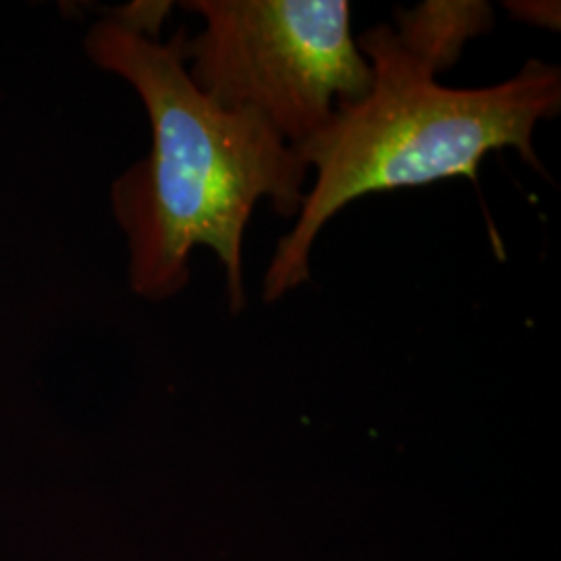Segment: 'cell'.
<instances>
[{
  "label": "cell",
  "instance_id": "cell-1",
  "mask_svg": "<svg viewBox=\"0 0 561 561\" xmlns=\"http://www.w3.org/2000/svg\"><path fill=\"white\" fill-rule=\"evenodd\" d=\"M180 30L171 42L123 21L85 38L94 65L127 81L144 102L152 144L113 183V210L129 245V283L146 300H169L190 283L196 248L217 254L231 312L245 308L243 233L261 201L298 217L308 164L254 111H227L187 73Z\"/></svg>",
  "mask_w": 561,
  "mask_h": 561
},
{
  "label": "cell",
  "instance_id": "cell-2",
  "mask_svg": "<svg viewBox=\"0 0 561 561\" xmlns=\"http://www.w3.org/2000/svg\"><path fill=\"white\" fill-rule=\"evenodd\" d=\"M356 42L373 67L370 92L340 104L324 129L296 146L317 178L268 264L266 304L310 279L314 241L354 201L451 178L477 180L482 159L507 148L542 171L533 136L541 121L560 113L558 65L530 59L497 85L447 88L433 62L412 53L391 25H377Z\"/></svg>",
  "mask_w": 561,
  "mask_h": 561
},
{
  "label": "cell",
  "instance_id": "cell-3",
  "mask_svg": "<svg viewBox=\"0 0 561 561\" xmlns=\"http://www.w3.org/2000/svg\"><path fill=\"white\" fill-rule=\"evenodd\" d=\"M204 20L183 36L187 73L227 111H254L300 146L340 104L370 92L373 67L352 34L343 0H190Z\"/></svg>",
  "mask_w": 561,
  "mask_h": 561
},
{
  "label": "cell",
  "instance_id": "cell-4",
  "mask_svg": "<svg viewBox=\"0 0 561 561\" xmlns=\"http://www.w3.org/2000/svg\"><path fill=\"white\" fill-rule=\"evenodd\" d=\"M400 41L437 71L451 67L466 42L491 30L493 11L486 2L431 0L410 11L396 13Z\"/></svg>",
  "mask_w": 561,
  "mask_h": 561
},
{
  "label": "cell",
  "instance_id": "cell-5",
  "mask_svg": "<svg viewBox=\"0 0 561 561\" xmlns=\"http://www.w3.org/2000/svg\"><path fill=\"white\" fill-rule=\"evenodd\" d=\"M505 9L512 13L514 20L560 30V2H541V0H516L505 2Z\"/></svg>",
  "mask_w": 561,
  "mask_h": 561
}]
</instances>
